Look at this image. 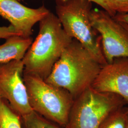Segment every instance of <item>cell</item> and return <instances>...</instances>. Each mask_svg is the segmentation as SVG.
<instances>
[{
  "label": "cell",
  "mask_w": 128,
  "mask_h": 128,
  "mask_svg": "<svg viewBox=\"0 0 128 128\" xmlns=\"http://www.w3.org/2000/svg\"><path fill=\"white\" fill-rule=\"evenodd\" d=\"M127 124L128 107L124 106L108 115L98 128H127Z\"/></svg>",
  "instance_id": "7c38bea8"
},
{
  "label": "cell",
  "mask_w": 128,
  "mask_h": 128,
  "mask_svg": "<svg viewBox=\"0 0 128 128\" xmlns=\"http://www.w3.org/2000/svg\"><path fill=\"white\" fill-rule=\"evenodd\" d=\"M102 66L79 41L73 39L45 80L66 90L75 98L91 87Z\"/></svg>",
  "instance_id": "6da1fadb"
},
{
  "label": "cell",
  "mask_w": 128,
  "mask_h": 128,
  "mask_svg": "<svg viewBox=\"0 0 128 128\" xmlns=\"http://www.w3.org/2000/svg\"><path fill=\"white\" fill-rule=\"evenodd\" d=\"M18 0L20 2L22 0ZM89 0L91 2H94L97 4L99 5V6H101L104 10H105V11H106L107 12H108L109 14H110L111 16L114 17L113 14L111 12L110 9L108 8L107 5L106 3L105 0Z\"/></svg>",
  "instance_id": "2e32d148"
},
{
  "label": "cell",
  "mask_w": 128,
  "mask_h": 128,
  "mask_svg": "<svg viewBox=\"0 0 128 128\" xmlns=\"http://www.w3.org/2000/svg\"><path fill=\"white\" fill-rule=\"evenodd\" d=\"M126 104L117 94L89 87L74 98L64 128H98L108 115Z\"/></svg>",
  "instance_id": "5b68a950"
},
{
  "label": "cell",
  "mask_w": 128,
  "mask_h": 128,
  "mask_svg": "<svg viewBox=\"0 0 128 128\" xmlns=\"http://www.w3.org/2000/svg\"><path fill=\"white\" fill-rule=\"evenodd\" d=\"M73 38L57 16L50 12L39 22V31L22 59L24 72L45 80Z\"/></svg>",
  "instance_id": "7a4b0ae2"
},
{
  "label": "cell",
  "mask_w": 128,
  "mask_h": 128,
  "mask_svg": "<svg viewBox=\"0 0 128 128\" xmlns=\"http://www.w3.org/2000/svg\"><path fill=\"white\" fill-rule=\"evenodd\" d=\"M0 128H22L21 116L9 102L0 98Z\"/></svg>",
  "instance_id": "8fae6325"
},
{
  "label": "cell",
  "mask_w": 128,
  "mask_h": 128,
  "mask_svg": "<svg viewBox=\"0 0 128 128\" xmlns=\"http://www.w3.org/2000/svg\"><path fill=\"white\" fill-rule=\"evenodd\" d=\"M92 26L100 34L101 45L107 63L118 58H128V31L105 10H92Z\"/></svg>",
  "instance_id": "8992f818"
},
{
  "label": "cell",
  "mask_w": 128,
  "mask_h": 128,
  "mask_svg": "<svg viewBox=\"0 0 128 128\" xmlns=\"http://www.w3.org/2000/svg\"><path fill=\"white\" fill-rule=\"evenodd\" d=\"M32 42V37L25 38L18 35L6 39L4 43L0 45V64L14 60H22Z\"/></svg>",
  "instance_id": "30bf717a"
},
{
  "label": "cell",
  "mask_w": 128,
  "mask_h": 128,
  "mask_svg": "<svg viewBox=\"0 0 128 128\" xmlns=\"http://www.w3.org/2000/svg\"><path fill=\"white\" fill-rule=\"evenodd\" d=\"M15 35L18 36L11 25H10L9 26H0V40H6Z\"/></svg>",
  "instance_id": "9a60e30c"
},
{
  "label": "cell",
  "mask_w": 128,
  "mask_h": 128,
  "mask_svg": "<svg viewBox=\"0 0 128 128\" xmlns=\"http://www.w3.org/2000/svg\"><path fill=\"white\" fill-rule=\"evenodd\" d=\"M21 122L22 128H64L33 110L28 114L22 116Z\"/></svg>",
  "instance_id": "4fadbf2b"
},
{
  "label": "cell",
  "mask_w": 128,
  "mask_h": 128,
  "mask_svg": "<svg viewBox=\"0 0 128 128\" xmlns=\"http://www.w3.org/2000/svg\"><path fill=\"white\" fill-rule=\"evenodd\" d=\"M105 2L114 17L117 12L128 14V0H105Z\"/></svg>",
  "instance_id": "5bb4252c"
},
{
  "label": "cell",
  "mask_w": 128,
  "mask_h": 128,
  "mask_svg": "<svg viewBox=\"0 0 128 128\" xmlns=\"http://www.w3.org/2000/svg\"><path fill=\"white\" fill-rule=\"evenodd\" d=\"M22 60L0 64V98L7 101L21 117L32 112L24 81Z\"/></svg>",
  "instance_id": "52a82bcc"
},
{
  "label": "cell",
  "mask_w": 128,
  "mask_h": 128,
  "mask_svg": "<svg viewBox=\"0 0 128 128\" xmlns=\"http://www.w3.org/2000/svg\"><path fill=\"white\" fill-rule=\"evenodd\" d=\"M128 128V124H127V128Z\"/></svg>",
  "instance_id": "d6986e66"
},
{
  "label": "cell",
  "mask_w": 128,
  "mask_h": 128,
  "mask_svg": "<svg viewBox=\"0 0 128 128\" xmlns=\"http://www.w3.org/2000/svg\"><path fill=\"white\" fill-rule=\"evenodd\" d=\"M56 12L66 34L79 41L102 65L107 64L100 35L92 26V2L88 0H55Z\"/></svg>",
  "instance_id": "3957f363"
},
{
  "label": "cell",
  "mask_w": 128,
  "mask_h": 128,
  "mask_svg": "<svg viewBox=\"0 0 128 128\" xmlns=\"http://www.w3.org/2000/svg\"><path fill=\"white\" fill-rule=\"evenodd\" d=\"M50 12L44 5L33 9L18 0H0V16L7 20L18 36L31 37L33 27Z\"/></svg>",
  "instance_id": "ba28073f"
},
{
  "label": "cell",
  "mask_w": 128,
  "mask_h": 128,
  "mask_svg": "<svg viewBox=\"0 0 128 128\" xmlns=\"http://www.w3.org/2000/svg\"><path fill=\"white\" fill-rule=\"evenodd\" d=\"M122 24V25L124 26V27H125V28L128 31V25L126 23H124V22H121Z\"/></svg>",
  "instance_id": "ac0fdd59"
},
{
  "label": "cell",
  "mask_w": 128,
  "mask_h": 128,
  "mask_svg": "<svg viewBox=\"0 0 128 128\" xmlns=\"http://www.w3.org/2000/svg\"><path fill=\"white\" fill-rule=\"evenodd\" d=\"M91 87L120 96L128 105V58H116L103 65Z\"/></svg>",
  "instance_id": "9c48e42d"
},
{
  "label": "cell",
  "mask_w": 128,
  "mask_h": 128,
  "mask_svg": "<svg viewBox=\"0 0 128 128\" xmlns=\"http://www.w3.org/2000/svg\"><path fill=\"white\" fill-rule=\"evenodd\" d=\"M114 17L119 22L126 23L128 25V14H116Z\"/></svg>",
  "instance_id": "e0dca14e"
},
{
  "label": "cell",
  "mask_w": 128,
  "mask_h": 128,
  "mask_svg": "<svg viewBox=\"0 0 128 128\" xmlns=\"http://www.w3.org/2000/svg\"><path fill=\"white\" fill-rule=\"evenodd\" d=\"M28 101L32 110L64 128L74 98L68 92L24 72Z\"/></svg>",
  "instance_id": "277c9868"
}]
</instances>
